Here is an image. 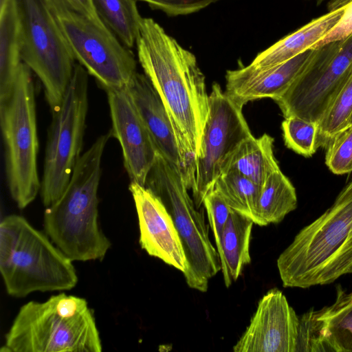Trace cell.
<instances>
[{
  "label": "cell",
  "mask_w": 352,
  "mask_h": 352,
  "mask_svg": "<svg viewBox=\"0 0 352 352\" xmlns=\"http://www.w3.org/2000/svg\"><path fill=\"white\" fill-rule=\"evenodd\" d=\"M128 88L157 153L178 167L186 179L185 166L173 124L151 81L145 74L138 72Z\"/></svg>",
  "instance_id": "e0dca14e"
},
{
  "label": "cell",
  "mask_w": 352,
  "mask_h": 352,
  "mask_svg": "<svg viewBox=\"0 0 352 352\" xmlns=\"http://www.w3.org/2000/svg\"><path fill=\"white\" fill-rule=\"evenodd\" d=\"M281 128L288 148L305 157L316 153L318 123L291 116L285 118Z\"/></svg>",
  "instance_id": "4316f807"
},
{
  "label": "cell",
  "mask_w": 352,
  "mask_h": 352,
  "mask_svg": "<svg viewBox=\"0 0 352 352\" xmlns=\"http://www.w3.org/2000/svg\"><path fill=\"white\" fill-rule=\"evenodd\" d=\"M88 75L76 63L62 103L52 113L40 190L45 207L63 194L81 156L89 108Z\"/></svg>",
  "instance_id": "ba28073f"
},
{
  "label": "cell",
  "mask_w": 352,
  "mask_h": 352,
  "mask_svg": "<svg viewBox=\"0 0 352 352\" xmlns=\"http://www.w3.org/2000/svg\"><path fill=\"white\" fill-rule=\"evenodd\" d=\"M214 190L232 209L249 217L256 223L261 186L230 169L219 176Z\"/></svg>",
  "instance_id": "d4e9b609"
},
{
  "label": "cell",
  "mask_w": 352,
  "mask_h": 352,
  "mask_svg": "<svg viewBox=\"0 0 352 352\" xmlns=\"http://www.w3.org/2000/svg\"><path fill=\"white\" fill-rule=\"evenodd\" d=\"M22 28L18 0H0V100L10 93L21 65Z\"/></svg>",
  "instance_id": "d6986e66"
},
{
  "label": "cell",
  "mask_w": 352,
  "mask_h": 352,
  "mask_svg": "<svg viewBox=\"0 0 352 352\" xmlns=\"http://www.w3.org/2000/svg\"><path fill=\"white\" fill-rule=\"evenodd\" d=\"M276 263L285 287L327 285L352 274V182L299 231Z\"/></svg>",
  "instance_id": "3957f363"
},
{
  "label": "cell",
  "mask_w": 352,
  "mask_h": 352,
  "mask_svg": "<svg viewBox=\"0 0 352 352\" xmlns=\"http://www.w3.org/2000/svg\"><path fill=\"white\" fill-rule=\"evenodd\" d=\"M308 50L277 65L258 68L251 64L226 74L227 95L236 103L244 106L250 101L282 97L305 69L315 54Z\"/></svg>",
  "instance_id": "2e32d148"
},
{
  "label": "cell",
  "mask_w": 352,
  "mask_h": 352,
  "mask_svg": "<svg viewBox=\"0 0 352 352\" xmlns=\"http://www.w3.org/2000/svg\"><path fill=\"white\" fill-rule=\"evenodd\" d=\"M139 62L169 115L192 185L195 161L209 110L205 76L195 56L151 18H143L136 41Z\"/></svg>",
  "instance_id": "6da1fadb"
},
{
  "label": "cell",
  "mask_w": 352,
  "mask_h": 352,
  "mask_svg": "<svg viewBox=\"0 0 352 352\" xmlns=\"http://www.w3.org/2000/svg\"><path fill=\"white\" fill-rule=\"evenodd\" d=\"M352 115V66L349 74L318 123L317 148H326L331 140L349 126Z\"/></svg>",
  "instance_id": "484cf974"
},
{
  "label": "cell",
  "mask_w": 352,
  "mask_h": 352,
  "mask_svg": "<svg viewBox=\"0 0 352 352\" xmlns=\"http://www.w3.org/2000/svg\"><path fill=\"white\" fill-rule=\"evenodd\" d=\"M55 16L75 59L103 89L130 85L138 73L135 56L99 18L74 12Z\"/></svg>",
  "instance_id": "8fae6325"
},
{
  "label": "cell",
  "mask_w": 352,
  "mask_h": 352,
  "mask_svg": "<svg viewBox=\"0 0 352 352\" xmlns=\"http://www.w3.org/2000/svg\"><path fill=\"white\" fill-rule=\"evenodd\" d=\"M102 346L87 301L63 292L21 306L1 351L100 352Z\"/></svg>",
  "instance_id": "277c9868"
},
{
  "label": "cell",
  "mask_w": 352,
  "mask_h": 352,
  "mask_svg": "<svg viewBox=\"0 0 352 352\" xmlns=\"http://www.w3.org/2000/svg\"><path fill=\"white\" fill-rule=\"evenodd\" d=\"M298 320L295 352H329L318 311L311 308Z\"/></svg>",
  "instance_id": "83f0119b"
},
{
  "label": "cell",
  "mask_w": 352,
  "mask_h": 352,
  "mask_svg": "<svg viewBox=\"0 0 352 352\" xmlns=\"http://www.w3.org/2000/svg\"><path fill=\"white\" fill-rule=\"evenodd\" d=\"M297 203L294 186L279 168L261 186L255 223L260 226L278 223L296 208Z\"/></svg>",
  "instance_id": "7402d4cb"
},
{
  "label": "cell",
  "mask_w": 352,
  "mask_h": 352,
  "mask_svg": "<svg viewBox=\"0 0 352 352\" xmlns=\"http://www.w3.org/2000/svg\"><path fill=\"white\" fill-rule=\"evenodd\" d=\"M111 131L98 137L79 158L60 197L45 207V232L72 261L102 260L111 248L98 223L101 161Z\"/></svg>",
  "instance_id": "7a4b0ae2"
},
{
  "label": "cell",
  "mask_w": 352,
  "mask_h": 352,
  "mask_svg": "<svg viewBox=\"0 0 352 352\" xmlns=\"http://www.w3.org/2000/svg\"><path fill=\"white\" fill-rule=\"evenodd\" d=\"M298 316L277 289L258 301L250 324L233 346L234 352H295Z\"/></svg>",
  "instance_id": "5bb4252c"
},
{
  "label": "cell",
  "mask_w": 352,
  "mask_h": 352,
  "mask_svg": "<svg viewBox=\"0 0 352 352\" xmlns=\"http://www.w3.org/2000/svg\"><path fill=\"white\" fill-rule=\"evenodd\" d=\"M32 73L22 63L10 93L0 100L6 181L11 197L20 209L30 205L41 190Z\"/></svg>",
  "instance_id": "8992f818"
},
{
  "label": "cell",
  "mask_w": 352,
  "mask_h": 352,
  "mask_svg": "<svg viewBox=\"0 0 352 352\" xmlns=\"http://www.w3.org/2000/svg\"><path fill=\"white\" fill-rule=\"evenodd\" d=\"M325 148V164L331 172L352 173V124L336 135Z\"/></svg>",
  "instance_id": "f1b7e54d"
},
{
  "label": "cell",
  "mask_w": 352,
  "mask_h": 352,
  "mask_svg": "<svg viewBox=\"0 0 352 352\" xmlns=\"http://www.w3.org/2000/svg\"><path fill=\"white\" fill-rule=\"evenodd\" d=\"M351 124H352V115H351L350 120H349V126Z\"/></svg>",
  "instance_id": "8d00e7d4"
},
{
  "label": "cell",
  "mask_w": 352,
  "mask_h": 352,
  "mask_svg": "<svg viewBox=\"0 0 352 352\" xmlns=\"http://www.w3.org/2000/svg\"><path fill=\"white\" fill-rule=\"evenodd\" d=\"M151 8L160 10L169 16L186 15L198 12L220 0H138Z\"/></svg>",
  "instance_id": "4dcf8cb0"
},
{
  "label": "cell",
  "mask_w": 352,
  "mask_h": 352,
  "mask_svg": "<svg viewBox=\"0 0 352 352\" xmlns=\"http://www.w3.org/2000/svg\"><path fill=\"white\" fill-rule=\"evenodd\" d=\"M342 12L343 7L312 19L259 53L250 64L258 68L270 67L311 49L333 28Z\"/></svg>",
  "instance_id": "ac0fdd59"
},
{
  "label": "cell",
  "mask_w": 352,
  "mask_h": 352,
  "mask_svg": "<svg viewBox=\"0 0 352 352\" xmlns=\"http://www.w3.org/2000/svg\"><path fill=\"white\" fill-rule=\"evenodd\" d=\"M138 0H91L101 22L127 47L136 44L141 23Z\"/></svg>",
  "instance_id": "cb8c5ba5"
},
{
  "label": "cell",
  "mask_w": 352,
  "mask_h": 352,
  "mask_svg": "<svg viewBox=\"0 0 352 352\" xmlns=\"http://www.w3.org/2000/svg\"><path fill=\"white\" fill-rule=\"evenodd\" d=\"M203 205L214 235L216 248H221V237L232 208L215 190H211L205 197Z\"/></svg>",
  "instance_id": "f546056e"
},
{
  "label": "cell",
  "mask_w": 352,
  "mask_h": 352,
  "mask_svg": "<svg viewBox=\"0 0 352 352\" xmlns=\"http://www.w3.org/2000/svg\"><path fill=\"white\" fill-rule=\"evenodd\" d=\"M72 262L24 217L12 214L1 221L0 272L10 296L73 289L78 278Z\"/></svg>",
  "instance_id": "5b68a950"
},
{
  "label": "cell",
  "mask_w": 352,
  "mask_h": 352,
  "mask_svg": "<svg viewBox=\"0 0 352 352\" xmlns=\"http://www.w3.org/2000/svg\"><path fill=\"white\" fill-rule=\"evenodd\" d=\"M352 35V0L343 6V12L333 28L311 49L320 47L329 43L340 41Z\"/></svg>",
  "instance_id": "1f68e13d"
},
{
  "label": "cell",
  "mask_w": 352,
  "mask_h": 352,
  "mask_svg": "<svg viewBox=\"0 0 352 352\" xmlns=\"http://www.w3.org/2000/svg\"><path fill=\"white\" fill-rule=\"evenodd\" d=\"M351 0H330L327 3V10L329 12L337 10L343 7Z\"/></svg>",
  "instance_id": "836d02e7"
},
{
  "label": "cell",
  "mask_w": 352,
  "mask_h": 352,
  "mask_svg": "<svg viewBox=\"0 0 352 352\" xmlns=\"http://www.w3.org/2000/svg\"><path fill=\"white\" fill-rule=\"evenodd\" d=\"M104 89L110 110L111 136L120 143L130 182L145 186L157 155L155 144L128 87Z\"/></svg>",
  "instance_id": "4fadbf2b"
},
{
  "label": "cell",
  "mask_w": 352,
  "mask_h": 352,
  "mask_svg": "<svg viewBox=\"0 0 352 352\" xmlns=\"http://www.w3.org/2000/svg\"><path fill=\"white\" fill-rule=\"evenodd\" d=\"M350 176H349V182H352V173L349 174Z\"/></svg>",
  "instance_id": "d590c367"
},
{
  "label": "cell",
  "mask_w": 352,
  "mask_h": 352,
  "mask_svg": "<svg viewBox=\"0 0 352 352\" xmlns=\"http://www.w3.org/2000/svg\"><path fill=\"white\" fill-rule=\"evenodd\" d=\"M22 28V62L40 80L52 113L60 106L75 58L56 17L43 0H18Z\"/></svg>",
  "instance_id": "9c48e42d"
},
{
  "label": "cell",
  "mask_w": 352,
  "mask_h": 352,
  "mask_svg": "<svg viewBox=\"0 0 352 352\" xmlns=\"http://www.w3.org/2000/svg\"><path fill=\"white\" fill-rule=\"evenodd\" d=\"M140 229V245L156 257L185 274L186 258L171 216L160 199L146 186L130 182Z\"/></svg>",
  "instance_id": "9a60e30c"
},
{
  "label": "cell",
  "mask_w": 352,
  "mask_h": 352,
  "mask_svg": "<svg viewBox=\"0 0 352 352\" xmlns=\"http://www.w3.org/2000/svg\"><path fill=\"white\" fill-rule=\"evenodd\" d=\"M254 223L249 217L232 209L218 252L227 287L237 280L244 266L251 262L250 244Z\"/></svg>",
  "instance_id": "ffe728a7"
},
{
  "label": "cell",
  "mask_w": 352,
  "mask_h": 352,
  "mask_svg": "<svg viewBox=\"0 0 352 352\" xmlns=\"http://www.w3.org/2000/svg\"><path fill=\"white\" fill-rule=\"evenodd\" d=\"M145 186L162 201L180 238L188 269L184 274L189 287L201 292L221 270L220 257L208 235L204 210L197 208L190 197L182 170L157 153Z\"/></svg>",
  "instance_id": "52a82bcc"
},
{
  "label": "cell",
  "mask_w": 352,
  "mask_h": 352,
  "mask_svg": "<svg viewBox=\"0 0 352 352\" xmlns=\"http://www.w3.org/2000/svg\"><path fill=\"white\" fill-rule=\"evenodd\" d=\"M316 1L317 5H320L323 1V0H316Z\"/></svg>",
  "instance_id": "e575fe53"
},
{
  "label": "cell",
  "mask_w": 352,
  "mask_h": 352,
  "mask_svg": "<svg viewBox=\"0 0 352 352\" xmlns=\"http://www.w3.org/2000/svg\"><path fill=\"white\" fill-rule=\"evenodd\" d=\"M54 15L74 12L98 18L91 0H43Z\"/></svg>",
  "instance_id": "d6a6232c"
},
{
  "label": "cell",
  "mask_w": 352,
  "mask_h": 352,
  "mask_svg": "<svg viewBox=\"0 0 352 352\" xmlns=\"http://www.w3.org/2000/svg\"><path fill=\"white\" fill-rule=\"evenodd\" d=\"M274 141L267 133L259 138L251 135L239 146L225 172L234 170L262 186L267 177L280 168L274 153Z\"/></svg>",
  "instance_id": "44dd1931"
},
{
  "label": "cell",
  "mask_w": 352,
  "mask_h": 352,
  "mask_svg": "<svg viewBox=\"0 0 352 352\" xmlns=\"http://www.w3.org/2000/svg\"><path fill=\"white\" fill-rule=\"evenodd\" d=\"M318 313L329 352H352V292L338 285L336 301Z\"/></svg>",
  "instance_id": "603a6c76"
},
{
  "label": "cell",
  "mask_w": 352,
  "mask_h": 352,
  "mask_svg": "<svg viewBox=\"0 0 352 352\" xmlns=\"http://www.w3.org/2000/svg\"><path fill=\"white\" fill-rule=\"evenodd\" d=\"M315 50L303 72L275 101L285 118L295 116L318 123L352 66V35Z\"/></svg>",
  "instance_id": "7c38bea8"
},
{
  "label": "cell",
  "mask_w": 352,
  "mask_h": 352,
  "mask_svg": "<svg viewBox=\"0 0 352 352\" xmlns=\"http://www.w3.org/2000/svg\"><path fill=\"white\" fill-rule=\"evenodd\" d=\"M242 105L232 100L214 82L209 94V110L198 155L195 161L191 187L197 208L226 169L241 143L252 135L243 114Z\"/></svg>",
  "instance_id": "30bf717a"
}]
</instances>
